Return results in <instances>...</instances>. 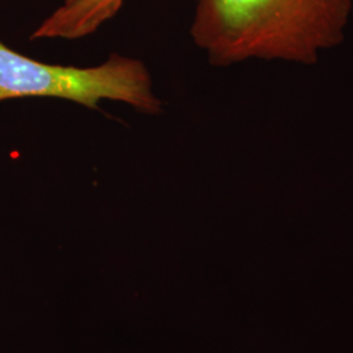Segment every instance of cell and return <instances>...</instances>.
Instances as JSON below:
<instances>
[{"instance_id": "cell-1", "label": "cell", "mask_w": 353, "mask_h": 353, "mask_svg": "<svg viewBox=\"0 0 353 353\" xmlns=\"http://www.w3.org/2000/svg\"><path fill=\"white\" fill-rule=\"evenodd\" d=\"M190 36L210 63L313 64L344 39L352 0H194Z\"/></svg>"}, {"instance_id": "cell-2", "label": "cell", "mask_w": 353, "mask_h": 353, "mask_svg": "<svg viewBox=\"0 0 353 353\" xmlns=\"http://www.w3.org/2000/svg\"><path fill=\"white\" fill-rule=\"evenodd\" d=\"M21 99H57L89 110L117 101L148 115L164 112L151 72L140 59L112 54L93 67L43 63L0 41V102Z\"/></svg>"}, {"instance_id": "cell-3", "label": "cell", "mask_w": 353, "mask_h": 353, "mask_svg": "<svg viewBox=\"0 0 353 353\" xmlns=\"http://www.w3.org/2000/svg\"><path fill=\"white\" fill-rule=\"evenodd\" d=\"M126 0H63L36 28L30 39L75 41L94 34L113 20Z\"/></svg>"}]
</instances>
